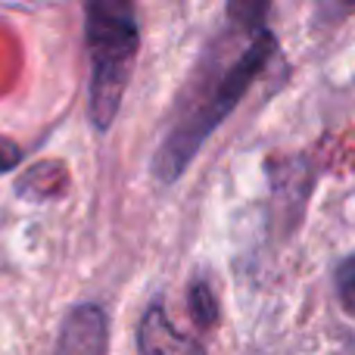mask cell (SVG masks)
<instances>
[{
  "mask_svg": "<svg viewBox=\"0 0 355 355\" xmlns=\"http://www.w3.org/2000/svg\"><path fill=\"white\" fill-rule=\"evenodd\" d=\"M275 47H277L275 35H271V31H259V35L240 50V56L231 62V69L212 85V91H206L200 97V103L190 106L187 116H181V122L168 131V137L162 141L159 153H156L153 172L159 181L172 184L175 178L193 162V156L200 153L206 137L225 122L227 112L240 103V97H243L252 81L259 78V72H262L265 62L271 60Z\"/></svg>",
  "mask_w": 355,
  "mask_h": 355,
  "instance_id": "6da1fadb",
  "label": "cell"
},
{
  "mask_svg": "<svg viewBox=\"0 0 355 355\" xmlns=\"http://www.w3.org/2000/svg\"><path fill=\"white\" fill-rule=\"evenodd\" d=\"M85 37L91 56V122L100 131H110L128 91L141 44L135 10L122 0L87 3Z\"/></svg>",
  "mask_w": 355,
  "mask_h": 355,
  "instance_id": "7a4b0ae2",
  "label": "cell"
},
{
  "mask_svg": "<svg viewBox=\"0 0 355 355\" xmlns=\"http://www.w3.org/2000/svg\"><path fill=\"white\" fill-rule=\"evenodd\" d=\"M137 346H141V355H206L196 340H190L187 334H181L172 324V318L159 302L150 306L147 315L141 318Z\"/></svg>",
  "mask_w": 355,
  "mask_h": 355,
  "instance_id": "3957f363",
  "label": "cell"
},
{
  "mask_svg": "<svg viewBox=\"0 0 355 355\" xmlns=\"http://www.w3.org/2000/svg\"><path fill=\"white\" fill-rule=\"evenodd\" d=\"M106 315L97 306H78L60 331L56 355H103Z\"/></svg>",
  "mask_w": 355,
  "mask_h": 355,
  "instance_id": "277c9868",
  "label": "cell"
},
{
  "mask_svg": "<svg viewBox=\"0 0 355 355\" xmlns=\"http://www.w3.org/2000/svg\"><path fill=\"white\" fill-rule=\"evenodd\" d=\"M187 312L193 318V324L212 327L218 324V300H215L212 287L206 281H193L187 290Z\"/></svg>",
  "mask_w": 355,
  "mask_h": 355,
  "instance_id": "5b68a950",
  "label": "cell"
},
{
  "mask_svg": "<svg viewBox=\"0 0 355 355\" xmlns=\"http://www.w3.org/2000/svg\"><path fill=\"white\" fill-rule=\"evenodd\" d=\"M334 284H337L340 306L355 318V256H346L334 271Z\"/></svg>",
  "mask_w": 355,
  "mask_h": 355,
  "instance_id": "8992f818",
  "label": "cell"
},
{
  "mask_svg": "<svg viewBox=\"0 0 355 355\" xmlns=\"http://www.w3.org/2000/svg\"><path fill=\"white\" fill-rule=\"evenodd\" d=\"M19 159H22V150H19L12 141L0 137V172H10V168H16Z\"/></svg>",
  "mask_w": 355,
  "mask_h": 355,
  "instance_id": "52a82bcc",
  "label": "cell"
}]
</instances>
